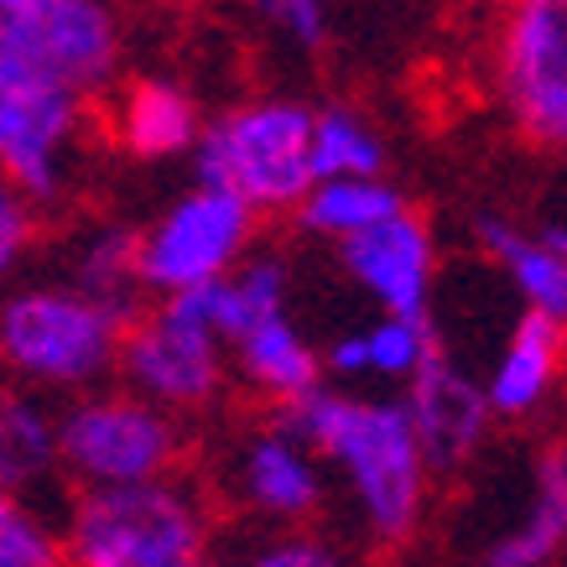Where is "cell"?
Wrapping results in <instances>:
<instances>
[{
    "label": "cell",
    "mask_w": 567,
    "mask_h": 567,
    "mask_svg": "<svg viewBox=\"0 0 567 567\" xmlns=\"http://www.w3.org/2000/svg\"><path fill=\"white\" fill-rule=\"evenodd\" d=\"M58 480V406L37 391L0 385V495L42 511V495H52Z\"/></svg>",
    "instance_id": "obj_17"
},
{
    "label": "cell",
    "mask_w": 567,
    "mask_h": 567,
    "mask_svg": "<svg viewBox=\"0 0 567 567\" xmlns=\"http://www.w3.org/2000/svg\"><path fill=\"white\" fill-rule=\"evenodd\" d=\"M495 84L511 121L542 146H567V0H526L495 32Z\"/></svg>",
    "instance_id": "obj_10"
},
{
    "label": "cell",
    "mask_w": 567,
    "mask_h": 567,
    "mask_svg": "<svg viewBox=\"0 0 567 567\" xmlns=\"http://www.w3.org/2000/svg\"><path fill=\"white\" fill-rule=\"evenodd\" d=\"M339 266L380 312L391 318H427L437 292V240L432 224L412 208L364 229L360 240L339 245Z\"/></svg>",
    "instance_id": "obj_12"
},
{
    "label": "cell",
    "mask_w": 567,
    "mask_h": 567,
    "mask_svg": "<svg viewBox=\"0 0 567 567\" xmlns=\"http://www.w3.org/2000/svg\"><path fill=\"white\" fill-rule=\"evenodd\" d=\"M208 567H214V563H208Z\"/></svg>",
    "instance_id": "obj_30"
},
{
    "label": "cell",
    "mask_w": 567,
    "mask_h": 567,
    "mask_svg": "<svg viewBox=\"0 0 567 567\" xmlns=\"http://www.w3.org/2000/svg\"><path fill=\"white\" fill-rule=\"evenodd\" d=\"M198 188L250 214H292L312 188V104L292 94H250L204 121L193 146Z\"/></svg>",
    "instance_id": "obj_3"
},
{
    "label": "cell",
    "mask_w": 567,
    "mask_h": 567,
    "mask_svg": "<svg viewBox=\"0 0 567 567\" xmlns=\"http://www.w3.org/2000/svg\"><path fill=\"white\" fill-rule=\"evenodd\" d=\"M563 349H567V328L526 312V318L505 333V344H499L489 375L480 380L489 416H532L536 406L557 391Z\"/></svg>",
    "instance_id": "obj_18"
},
{
    "label": "cell",
    "mask_w": 567,
    "mask_h": 567,
    "mask_svg": "<svg viewBox=\"0 0 567 567\" xmlns=\"http://www.w3.org/2000/svg\"><path fill=\"white\" fill-rule=\"evenodd\" d=\"M58 542L63 567H208V511L183 480L79 495Z\"/></svg>",
    "instance_id": "obj_4"
},
{
    "label": "cell",
    "mask_w": 567,
    "mask_h": 567,
    "mask_svg": "<svg viewBox=\"0 0 567 567\" xmlns=\"http://www.w3.org/2000/svg\"><path fill=\"white\" fill-rule=\"evenodd\" d=\"M256 250V214L214 188L177 193L136 229V281L141 292L188 297L235 271Z\"/></svg>",
    "instance_id": "obj_7"
},
{
    "label": "cell",
    "mask_w": 567,
    "mask_h": 567,
    "mask_svg": "<svg viewBox=\"0 0 567 567\" xmlns=\"http://www.w3.org/2000/svg\"><path fill=\"white\" fill-rule=\"evenodd\" d=\"M480 245L484 256L505 271V281L516 287V297L526 302L532 318H547V323L567 328V260L557 250H547L536 235L495 219V214L480 219Z\"/></svg>",
    "instance_id": "obj_19"
},
{
    "label": "cell",
    "mask_w": 567,
    "mask_h": 567,
    "mask_svg": "<svg viewBox=\"0 0 567 567\" xmlns=\"http://www.w3.org/2000/svg\"><path fill=\"white\" fill-rule=\"evenodd\" d=\"M536 240H542L547 250H557V256L567 260V224H542V229H536Z\"/></svg>",
    "instance_id": "obj_28"
},
{
    "label": "cell",
    "mask_w": 567,
    "mask_h": 567,
    "mask_svg": "<svg viewBox=\"0 0 567 567\" xmlns=\"http://www.w3.org/2000/svg\"><path fill=\"white\" fill-rule=\"evenodd\" d=\"M229 375L250 385L260 401L292 412L297 401H308L323 385V349L312 344L292 312H271L229 344Z\"/></svg>",
    "instance_id": "obj_15"
},
{
    "label": "cell",
    "mask_w": 567,
    "mask_h": 567,
    "mask_svg": "<svg viewBox=\"0 0 567 567\" xmlns=\"http://www.w3.org/2000/svg\"><path fill=\"white\" fill-rule=\"evenodd\" d=\"M32 245H37V204L17 183L0 177V281H11L21 271Z\"/></svg>",
    "instance_id": "obj_27"
},
{
    "label": "cell",
    "mask_w": 567,
    "mask_h": 567,
    "mask_svg": "<svg viewBox=\"0 0 567 567\" xmlns=\"http://www.w3.org/2000/svg\"><path fill=\"white\" fill-rule=\"evenodd\" d=\"M312 447L323 474L344 484L354 516L375 542H406L427 516L432 464L412 432L401 395L318 385L308 401L281 412Z\"/></svg>",
    "instance_id": "obj_1"
},
{
    "label": "cell",
    "mask_w": 567,
    "mask_h": 567,
    "mask_svg": "<svg viewBox=\"0 0 567 567\" xmlns=\"http://www.w3.org/2000/svg\"><path fill=\"white\" fill-rule=\"evenodd\" d=\"M260 17H266V27L297 52H323L328 37H333V17H328L318 0H266Z\"/></svg>",
    "instance_id": "obj_26"
},
{
    "label": "cell",
    "mask_w": 567,
    "mask_h": 567,
    "mask_svg": "<svg viewBox=\"0 0 567 567\" xmlns=\"http://www.w3.org/2000/svg\"><path fill=\"white\" fill-rule=\"evenodd\" d=\"M401 208H406V198L385 177H339V183H312L292 214L318 240L349 245V240H360L364 229H375L391 214H401Z\"/></svg>",
    "instance_id": "obj_20"
},
{
    "label": "cell",
    "mask_w": 567,
    "mask_h": 567,
    "mask_svg": "<svg viewBox=\"0 0 567 567\" xmlns=\"http://www.w3.org/2000/svg\"><path fill=\"white\" fill-rule=\"evenodd\" d=\"M489 567H511V563H489Z\"/></svg>",
    "instance_id": "obj_29"
},
{
    "label": "cell",
    "mask_w": 567,
    "mask_h": 567,
    "mask_svg": "<svg viewBox=\"0 0 567 567\" xmlns=\"http://www.w3.org/2000/svg\"><path fill=\"white\" fill-rule=\"evenodd\" d=\"M0 52L73 100H89L121 79L125 32L100 0H0Z\"/></svg>",
    "instance_id": "obj_8"
},
{
    "label": "cell",
    "mask_w": 567,
    "mask_h": 567,
    "mask_svg": "<svg viewBox=\"0 0 567 567\" xmlns=\"http://www.w3.org/2000/svg\"><path fill=\"white\" fill-rule=\"evenodd\" d=\"M224 489L240 511L271 520L281 532L308 526L328 499V474L312 458V447L292 432L287 416L250 422L224 453Z\"/></svg>",
    "instance_id": "obj_11"
},
{
    "label": "cell",
    "mask_w": 567,
    "mask_h": 567,
    "mask_svg": "<svg viewBox=\"0 0 567 567\" xmlns=\"http://www.w3.org/2000/svg\"><path fill=\"white\" fill-rule=\"evenodd\" d=\"M0 567H63L58 526L11 495H0Z\"/></svg>",
    "instance_id": "obj_24"
},
{
    "label": "cell",
    "mask_w": 567,
    "mask_h": 567,
    "mask_svg": "<svg viewBox=\"0 0 567 567\" xmlns=\"http://www.w3.org/2000/svg\"><path fill=\"white\" fill-rule=\"evenodd\" d=\"M240 567H344V557L333 542L297 526V532H271L266 542H256Z\"/></svg>",
    "instance_id": "obj_25"
},
{
    "label": "cell",
    "mask_w": 567,
    "mask_h": 567,
    "mask_svg": "<svg viewBox=\"0 0 567 567\" xmlns=\"http://www.w3.org/2000/svg\"><path fill=\"white\" fill-rule=\"evenodd\" d=\"M432 323L427 318H391L375 312L360 328L339 333L323 349V385H344V391H364V385H412V375L432 360Z\"/></svg>",
    "instance_id": "obj_16"
},
{
    "label": "cell",
    "mask_w": 567,
    "mask_h": 567,
    "mask_svg": "<svg viewBox=\"0 0 567 567\" xmlns=\"http://www.w3.org/2000/svg\"><path fill=\"white\" fill-rule=\"evenodd\" d=\"M131 312L69 281H27L0 297V370L37 395H84L115 375Z\"/></svg>",
    "instance_id": "obj_2"
},
{
    "label": "cell",
    "mask_w": 567,
    "mask_h": 567,
    "mask_svg": "<svg viewBox=\"0 0 567 567\" xmlns=\"http://www.w3.org/2000/svg\"><path fill=\"white\" fill-rule=\"evenodd\" d=\"M84 141V100L21 69L0 52V177L17 183L32 204L69 188Z\"/></svg>",
    "instance_id": "obj_9"
},
{
    "label": "cell",
    "mask_w": 567,
    "mask_h": 567,
    "mask_svg": "<svg viewBox=\"0 0 567 567\" xmlns=\"http://www.w3.org/2000/svg\"><path fill=\"white\" fill-rule=\"evenodd\" d=\"M401 406L412 416V432L432 468H458L474 458L489 432V406H484V385L453 360L443 344L432 349V360L412 375L401 391Z\"/></svg>",
    "instance_id": "obj_13"
},
{
    "label": "cell",
    "mask_w": 567,
    "mask_h": 567,
    "mask_svg": "<svg viewBox=\"0 0 567 567\" xmlns=\"http://www.w3.org/2000/svg\"><path fill=\"white\" fill-rule=\"evenodd\" d=\"M115 375H121V391L141 395L146 406L177 422L208 412L229 385V349L208 323L198 292L156 297L152 308L131 312Z\"/></svg>",
    "instance_id": "obj_6"
},
{
    "label": "cell",
    "mask_w": 567,
    "mask_h": 567,
    "mask_svg": "<svg viewBox=\"0 0 567 567\" xmlns=\"http://www.w3.org/2000/svg\"><path fill=\"white\" fill-rule=\"evenodd\" d=\"M567 547V458L563 453H547L536 464V484L532 499L520 511L516 532L499 536L489 563H511V567H542L547 557Z\"/></svg>",
    "instance_id": "obj_21"
},
{
    "label": "cell",
    "mask_w": 567,
    "mask_h": 567,
    "mask_svg": "<svg viewBox=\"0 0 567 567\" xmlns=\"http://www.w3.org/2000/svg\"><path fill=\"white\" fill-rule=\"evenodd\" d=\"M63 281L89 297H100V302H110V308L136 312V292H141L136 235H125V229H89L84 240L73 245V260Z\"/></svg>",
    "instance_id": "obj_23"
},
{
    "label": "cell",
    "mask_w": 567,
    "mask_h": 567,
    "mask_svg": "<svg viewBox=\"0 0 567 567\" xmlns=\"http://www.w3.org/2000/svg\"><path fill=\"white\" fill-rule=\"evenodd\" d=\"M183 443L188 437L177 416L156 412L121 385H100L58 406V468L79 484V495L177 480Z\"/></svg>",
    "instance_id": "obj_5"
},
{
    "label": "cell",
    "mask_w": 567,
    "mask_h": 567,
    "mask_svg": "<svg viewBox=\"0 0 567 567\" xmlns=\"http://www.w3.org/2000/svg\"><path fill=\"white\" fill-rule=\"evenodd\" d=\"M204 136V104L183 79L141 73L110 100V141L136 162H183Z\"/></svg>",
    "instance_id": "obj_14"
},
{
    "label": "cell",
    "mask_w": 567,
    "mask_h": 567,
    "mask_svg": "<svg viewBox=\"0 0 567 567\" xmlns=\"http://www.w3.org/2000/svg\"><path fill=\"white\" fill-rule=\"evenodd\" d=\"M339 177H385V136L354 104L312 110V183Z\"/></svg>",
    "instance_id": "obj_22"
}]
</instances>
